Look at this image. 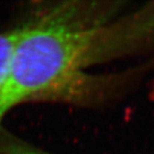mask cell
Masks as SVG:
<instances>
[{"label": "cell", "instance_id": "obj_3", "mask_svg": "<svg viewBox=\"0 0 154 154\" xmlns=\"http://www.w3.org/2000/svg\"><path fill=\"white\" fill-rule=\"evenodd\" d=\"M0 154H48L0 127Z\"/></svg>", "mask_w": 154, "mask_h": 154}, {"label": "cell", "instance_id": "obj_4", "mask_svg": "<svg viewBox=\"0 0 154 154\" xmlns=\"http://www.w3.org/2000/svg\"><path fill=\"white\" fill-rule=\"evenodd\" d=\"M151 95H152V97H154V85H153V86H152V94H151Z\"/></svg>", "mask_w": 154, "mask_h": 154}, {"label": "cell", "instance_id": "obj_1", "mask_svg": "<svg viewBox=\"0 0 154 154\" xmlns=\"http://www.w3.org/2000/svg\"><path fill=\"white\" fill-rule=\"evenodd\" d=\"M102 2H62L18 25L19 35L0 90L10 109L32 102L95 103L112 81L93 66L130 52L154 35V6L118 17Z\"/></svg>", "mask_w": 154, "mask_h": 154}, {"label": "cell", "instance_id": "obj_2", "mask_svg": "<svg viewBox=\"0 0 154 154\" xmlns=\"http://www.w3.org/2000/svg\"><path fill=\"white\" fill-rule=\"evenodd\" d=\"M18 35V26L0 32V86L4 83L11 64Z\"/></svg>", "mask_w": 154, "mask_h": 154}]
</instances>
